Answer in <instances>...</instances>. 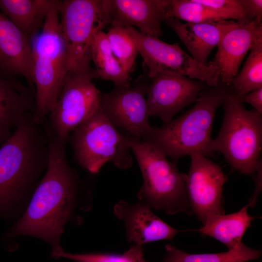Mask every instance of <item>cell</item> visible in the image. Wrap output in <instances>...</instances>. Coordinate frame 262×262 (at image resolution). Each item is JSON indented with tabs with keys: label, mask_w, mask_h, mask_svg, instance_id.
Listing matches in <instances>:
<instances>
[{
	"label": "cell",
	"mask_w": 262,
	"mask_h": 262,
	"mask_svg": "<svg viewBox=\"0 0 262 262\" xmlns=\"http://www.w3.org/2000/svg\"><path fill=\"white\" fill-rule=\"evenodd\" d=\"M227 94L201 95L191 109L160 128L152 127L140 140L153 146L174 163L194 154L210 155L215 114Z\"/></svg>",
	"instance_id": "3957f363"
},
{
	"label": "cell",
	"mask_w": 262,
	"mask_h": 262,
	"mask_svg": "<svg viewBox=\"0 0 262 262\" xmlns=\"http://www.w3.org/2000/svg\"><path fill=\"white\" fill-rule=\"evenodd\" d=\"M148 85L137 83L133 86H115L100 98V108L111 124L140 140L152 128L149 124L145 97Z\"/></svg>",
	"instance_id": "7c38bea8"
},
{
	"label": "cell",
	"mask_w": 262,
	"mask_h": 262,
	"mask_svg": "<svg viewBox=\"0 0 262 262\" xmlns=\"http://www.w3.org/2000/svg\"><path fill=\"white\" fill-rule=\"evenodd\" d=\"M237 97L241 102H246L250 104L257 112L262 115V87L245 95Z\"/></svg>",
	"instance_id": "f1b7e54d"
},
{
	"label": "cell",
	"mask_w": 262,
	"mask_h": 262,
	"mask_svg": "<svg viewBox=\"0 0 262 262\" xmlns=\"http://www.w3.org/2000/svg\"><path fill=\"white\" fill-rule=\"evenodd\" d=\"M171 19L182 20L187 23L229 20L226 16L197 0H169L166 20Z\"/></svg>",
	"instance_id": "d4e9b609"
},
{
	"label": "cell",
	"mask_w": 262,
	"mask_h": 262,
	"mask_svg": "<svg viewBox=\"0 0 262 262\" xmlns=\"http://www.w3.org/2000/svg\"><path fill=\"white\" fill-rule=\"evenodd\" d=\"M114 214L123 221L128 241L136 246L160 240L172 241L180 231L165 223L148 206L139 201L131 204L119 201L114 206Z\"/></svg>",
	"instance_id": "2e32d148"
},
{
	"label": "cell",
	"mask_w": 262,
	"mask_h": 262,
	"mask_svg": "<svg viewBox=\"0 0 262 262\" xmlns=\"http://www.w3.org/2000/svg\"><path fill=\"white\" fill-rule=\"evenodd\" d=\"M223 103V121L218 135L212 140L210 152L221 153L233 169L252 174L262 164V115L247 110L232 93H228Z\"/></svg>",
	"instance_id": "8992f818"
},
{
	"label": "cell",
	"mask_w": 262,
	"mask_h": 262,
	"mask_svg": "<svg viewBox=\"0 0 262 262\" xmlns=\"http://www.w3.org/2000/svg\"><path fill=\"white\" fill-rule=\"evenodd\" d=\"M190 157L186 194L191 210L203 224L213 215L224 213L222 193L227 178L221 167L206 156L196 153Z\"/></svg>",
	"instance_id": "8fae6325"
},
{
	"label": "cell",
	"mask_w": 262,
	"mask_h": 262,
	"mask_svg": "<svg viewBox=\"0 0 262 262\" xmlns=\"http://www.w3.org/2000/svg\"><path fill=\"white\" fill-rule=\"evenodd\" d=\"M242 2L247 15L252 20L262 21V0H242Z\"/></svg>",
	"instance_id": "f546056e"
},
{
	"label": "cell",
	"mask_w": 262,
	"mask_h": 262,
	"mask_svg": "<svg viewBox=\"0 0 262 262\" xmlns=\"http://www.w3.org/2000/svg\"><path fill=\"white\" fill-rule=\"evenodd\" d=\"M106 34L114 55L122 68L130 73L132 71L138 51L127 28L111 25Z\"/></svg>",
	"instance_id": "484cf974"
},
{
	"label": "cell",
	"mask_w": 262,
	"mask_h": 262,
	"mask_svg": "<svg viewBox=\"0 0 262 262\" xmlns=\"http://www.w3.org/2000/svg\"><path fill=\"white\" fill-rule=\"evenodd\" d=\"M151 79L146 93L148 115L160 118L164 123L195 102L205 87L201 82L173 73H159Z\"/></svg>",
	"instance_id": "4fadbf2b"
},
{
	"label": "cell",
	"mask_w": 262,
	"mask_h": 262,
	"mask_svg": "<svg viewBox=\"0 0 262 262\" xmlns=\"http://www.w3.org/2000/svg\"><path fill=\"white\" fill-rule=\"evenodd\" d=\"M31 40L0 11V75L23 77L28 86L35 89Z\"/></svg>",
	"instance_id": "e0dca14e"
},
{
	"label": "cell",
	"mask_w": 262,
	"mask_h": 262,
	"mask_svg": "<svg viewBox=\"0 0 262 262\" xmlns=\"http://www.w3.org/2000/svg\"><path fill=\"white\" fill-rule=\"evenodd\" d=\"M230 86L232 93L239 97L262 87V38L250 49L244 66Z\"/></svg>",
	"instance_id": "cb8c5ba5"
},
{
	"label": "cell",
	"mask_w": 262,
	"mask_h": 262,
	"mask_svg": "<svg viewBox=\"0 0 262 262\" xmlns=\"http://www.w3.org/2000/svg\"><path fill=\"white\" fill-rule=\"evenodd\" d=\"M109 24L135 26L156 38L163 34L162 23L167 18L169 0H102Z\"/></svg>",
	"instance_id": "5bb4252c"
},
{
	"label": "cell",
	"mask_w": 262,
	"mask_h": 262,
	"mask_svg": "<svg viewBox=\"0 0 262 262\" xmlns=\"http://www.w3.org/2000/svg\"><path fill=\"white\" fill-rule=\"evenodd\" d=\"M138 53L148 68L151 79L158 74L169 73L198 80L209 87L218 84L220 72L210 62L203 65L177 44L166 43L159 38L143 33L132 27H126Z\"/></svg>",
	"instance_id": "30bf717a"
},
{
	"label": "cell",
	"mask_w": 262,
	"mask_h": 262,
	"mask_svg": "<svg viewBox=\"0 0 262 262\" xmlns=\"http://www.w3.org/2000/svg\"><path fill=\"white\" fill-rule=\"evenodd\" d=\"M60 0L54 2L41 32L31 39L33 78L36 108L34 120L43 124L53 108L68 72L59 19Z\"/></svg>",
	"instance_id": "277c9868"
},
{
	"label": "cell",
	"mask_w": 262,
	"mask_h": 262,
	"mask_svg": "<svg viewBox=\"0 0 262 262\" xmlns=\"http://www.w3.org/2000/svg\"><path fill=\"white\" fill-rule=\"evenodd\" d=\"M250 204L231 214L213 215L196 230L223 243L228 250L232 249L242 243V238L253 220V217L248 213Z\"/></svg>",
	"instance_id": "ffe728a7"
},
{
	"label": "cell",
	"mask_w": 262,
	"mask_h": 262,
	"mask_svg": "<svg viewBox=\"0 0 262 262\" xmlns=\"http://www.w3.org/2000/svg\"><path fill=\"white\" fill-rule=\"evenodd\" d=\"M165 21L187 48L191 56L205 66L209 64L207 61L212 50L217 46L222 36L237 22L226 20L184 23L176 19Z\"/></svg>",
	"instance_id": "d6986e66"
},
{
	"label": "cell",
	"mask_w": 262,
	"mask_h": 262,
	"mask_svg": "<svg viewBox=\"0 0 262 262\" xmlns=\"http://www.w3.org/2000/svg\"><path fill=\"white\" fill-rule=\"evenodd\" d=\"M218 12L226 16L229 20L236 21H251L242 0H197Z\"/></svg>",
	"instance_id": "4316f807"
},
{
	"label": "cell",
	"mask_w": 262,
	"mask_h": 262,
	"mask_svg": "<svg viewBox=\"0 0 262 262\" xmlns=\"http://www.w3.org/2000/svg\"><path fill=\"white\" fill-rule=\"evenodd\" d=\"M35 90L0 75V145L26 119L34 116Z\"/></svg>",
	"instance_id": "ac0fdd59"
},
{
	"label": "cell",
	"mask_w": 262,
	"mask_h": 262,
	"mask_svg": "<svg viewBox=\"0 0 262 262\" xmlns=\"http://www.w3.org/2000/svg\"><path fill=\"white\" fill-rule=\"evenodd\" d=\"M106 262H147L142 246L133 245L122 255L110 254Z\"/></svg>",
	"instance_id": "83f0119b"
},
{
	"label": "cell",
	"mask_w": 262,
	"mask_h": 262,
	"mask_svg": "<svg viewBox=\"0 0 262 262\" xmlns=\"http://www.w3.org/2000/svg\"><path fill=\"white\" fill-rule=\"evenodd\" d=\"M262 38V21H237L221 37L211 64L218 67L219 78L227 86L231 85L244 58L252 47Z\"/></svg>",
	"instance_id": "9a60e30c"
},
{
	"label": "cell",
	"mask_w": 262,
	"mask_h": 262,
	"mask_svg": "<svg viewBox=\"0 0 262 262\" xmlns=\"http://www.w3.org/2000/svg\"><path fill=\"white\" fill-rule=\"evenodd\" d=\"M60 26L68 72L89 70L96 36L109 24L101 0H64L59 3Z\"/></svg>",
	"instance_id": "ba28073f"
},
{
	"label": "cell",
	"mask_w": 262,
	"mask_h": 262,
	"mask_svg": "<svg viewBox=\"0 0 262 262\" xmlns=\"http://www.w3.org/2000/svg\"><path fill=\"white\" fill-rule=\"evenodd\" d=\"M54 0H0V10L31 39L42 28Z\"/></svg>",
	"instance_id": "44dd1931"
},
{
	"label": "cell",
	"mask_w": 262,
	"mask_h": 262,
	"mask_svg": "<svg viewBox=\"0 0 262 262\" xmlns=\"http://www.w3.org/2000/svg\"><path fill=\"white\" fill-rule=\"evenodd\" d=\"M162 262H246L258 260L261 251L251 248L243 243L234 248L219 253L189 254L167 244Z\"/></svg>",
	"instance_id": "603a6c76"
},
{
	"label": "cell",
	"mask_w": 262,
	"mask_h": 262,
	"mask_svg": "<svg viewBox=\"0 0 262 262\" xmlns=\"http://www.w3.org/2000/svg\"><path fill=\"white\" fill-rule=\"evenodd\" d=\"M49 155L48 135L34 116L0 145V214L26 205L46 171Z\"/></svg>",
	"instance_id": "7a4b0ae2"
},
{
	"label": "cell",
	"mask_w": 262,
	"mask_h": 262,
	"mask_svg": "<svg viewBox=\"0 0 262 262\" xmlns=\"http://www.w3.org/2000/svg\"><path fill=\"white\" fill-rule=\"evenodd\" d=\"M95 69L67 73L57 101L43 124L48 135L67 144L71 132L100 106Z\"/></svg>",
	"instance_id": "9c48e42d"
},
{
	"label": "cell",
	"mask_w": 262,
	"mask_h": 262,
	"mask_svg": "<svg viewBox=\"0 0 262 262\" xmlns=\"http://www.w3.org/2000/svg\"><path fill=\"white\" fill-rule=\"evenodd\" d=\"M75 160L92 174L106 163L126 169L133 164L128 137L119 132L100 107L70 133L68 141Z\"/></svg>",
	"instance_id": "52a82bcc"
},
{
	"label": "cell",
	"mask_w": 262,
	"mask_h": 262,
	"mask_svg": "<svg viewBox=\"0 0 262 262\" xmlns=\"http://www.w3.org/2000/svg\"><path fill=\"white\" fill-rule=\"evenodd\" d=\"M128 137L143 178L137 194L139 201L151 210L168 214L189 213L191 208L185 188L186 175L180 173L175 163L169 162L153 146L130 134Z\"/></svg>",
	"instance_id": "5b68a950"
},
{
	"label": "cell",
	"mask_w": 262,
	"mask_h": 262,
	"mask_svg": "<svg viewBox=\"0 0 262 262\" xmlns=\"http://www.w3.org/2000/svg\"><path fill=\"white\" fill-rule=\"evenodd\" d=\"M49 137V155L46 171L35 189L24 213L10 231L14 236H31L51 247L57 258L63 251L61 237L68 223L79 225L92 206V191L69 165L66 143Z\"/></svg>",
	"instance_id": "6da1fadb"
},
{
	"label": "cell",
	"mask_w": 262,
	"mask_h": 262,
	"mask_svg": "<svg viewBox=\"0 0 262 262\" xmlns=\"http://www.w3.org/2000/svg\"><path fill=\"white\" fill-rule=\"evenodd\" d=\"M91 60L101 79L113 82L115 86L131 85L129 73L121 66L110 47L106 33L100 32L95 38L91 48Z\"/></svg>",
	"instance_id": "7402d4cb"
}]
</instances>
